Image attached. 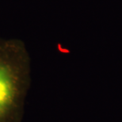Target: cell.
<instances>
[{
	"label": "cell",
	"mask_w": 122,
	"mask_h": 122,
	"mask_svg": "<svg viewBox=\"0 0 122 122\" xmlns=\"http://www.w3.org/2000/svg\"><path fill=\"white\" fill-rule=\"evenodd\" d=\"M30 84V58L25 44L0 39V122H22Z\"/></svg>",
	"instance_id": "cell-1"
}]
</instances>
